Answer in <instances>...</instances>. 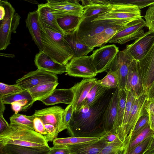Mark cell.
I'll use <instances>...</instances> for the list:
<instances>
[{
  "mask_svg": "<svg viewBox=\"0 0 154 154\" xmlns=\"http://www.w3.org/2000/svg\"><path fill=\"white\" fill-rule=\"evenodd\" d=\"M21 17L16 13L13 17L0 21V50H5L10 44L12 33L16 32V29L20 23Z\"/></svg>",
  "mask_w": 154,
  "mask_h": 154,
  "instance_id": "cell-18",
  "label": "cell"
},
{
  "mask_svg": "<svg viewBox=\"0 0 154 154\" xmlns=\"http://www.w3.org/2000/svg\"><path fill=\"white\" fill-rule=\"evenodd\" d=\"M154 96V81L150 85L147 92V99L152 98Z\"/></svg>",
  "mask_w": 154,
  "mask_h": 154,
  "instance_id": "cell-52",
  "label": "cell"
},
{
  "mask_svg": "<svg viewBox=\"0 0 154 154\" xmlns=\"http://www.w3.org/2000/svg\"><path fill=\"white\" fill-rule=\"evenodd\" d=\"M97 80V79L94 78H83L81 82H78L70 88L74 95L72 102L73 112L78 111L81 108L83 102Z\"/></svg>",
  "mask_w": 154,
  "mask_h": 154,
  "instance_id": "cell-16",
  "label": "cell"
},
{
  "mask_svg": "<svg viewBox=\"0 0 154 154\" xmlns=\"http://www.w3.org/2000/svg\"></svg>",
  "mask_w": 154,
  "mask_h": 154,
  "instance_id": "cell-60",
  "label": "cell"
},
{
  "mask_svg": "<svg viewBox=\"0 0 154 154\" xmlns=\"http://www.w3.org/2000/svg\"><path fill=\"white\" fill-rule=\"evenodd\" d=\"M41 30L42 51L55 62L66 65L73 57L63 33L56 31L38 21Z\"/></svg>",
  "mask_w": 154,
  "mask_h": 154,
  "instance_id": "cell-2",
  "label": "cell"
},
{
  "mask_svg": "<svg viewBox=\"0 0 154 154\" xmlns=\"http://www.w3.org/2000/svg\"><path fill=\"white\" fill-rule=\"evenodd\" d=\"M119 51V48L114 44L104 45L93 51L91 56L98 73L108 72Z\"/></svg>",
  "mask_w": 154,
  "mask_h": 154,
  "instance_id": "cell-10",
  "label": "cell"
},
{
  "mask_svg": "<svg viewBox=\"0 0 154 154\" xmlns=\"http://www.w3.org/2000/svg\"><path fill=\"white\" fill-rule=\"evenodd\" d=\"M105 135L101 139L96 141L67 146L72 152H75L76 154H98L107 144L104 138Z\"/></svg>",
  "mask_w": 154,
  "mask_h": 154,
  "instance_id": "cell-23",
  "label": "cell"
},
{
  "mask_svg": "<svg viewBox=\"0 0 154 154\" xmlns=\"http://www.w3.org/2000/svg\"><path fill=\"white\" fill-rule=\"evenodd\" d=\"M5 104L0 100V113H3L5 109Z\"/></svg>",
  "mask_w": 154,
  "mask_h": 154,
  "instance_id": "cell-54",
  "label": "cell"
},
{
  "mask_svg": "<svg viewBox=\"0 0 154 154\" xmlns=\"http://www.w3.org/2000/svg\"><path fill=\"white\" fill-rule=\"evenodd\" d=\"M127 100L123 117L122 125L119 139L123 142L124 131L127 123L128 118L133 102L136 98L131 92L126 91Z\"/></svg>",
  "mask_w": 154,
  "mask_h": 154,
  "instance_id": "cell-36",
  "label": "cell"
},
{
  "mask_svg": "<svg viewBox=\"0 0 154 154\" xmlns=\"http://www.w3.org/2000/svg\"><path fill=\"white\" fill-rule=\"evenodd\" d=\"M3 113H0V134L6 130L10 126V124L4 119Z\"/></svg>",
  "mask_w": 154,
  "mask_h": 154,
  "instance_id": "cell-50",
  "label": "cell"
},
{
  "mask_svg": "<svg viewBox=\"0 0 154 154\" xmlns=\"http://www.w3.org/2000/svg\"></svg>",
  "mask_w": 154,
  "mask_h": 154,
  "instance_id": "cell-61",
  "label": "cell"
},
{
  "mask_svg": "<svg viewBox=\"0 0 154 154\" xmlns=\"http://www.w3.org/2000/svg\"><path fill=\"white\" fill-rule=\"evenodd\" d=\"M73 111L72 103L68 105L64 109L63 113L62 122L63 125L66 129H67L72 117Z\"/></svg>",
  "mask_w": 154,
  "mask_h": 154,
  "instance_id": "cell-46",
  "label": "cell"
},
{
  "mask_svg": "<svg viewBox=\"0 0 154 154\" xmlns=\"http://www.w3.org/2000/svg\"><path fill=\"white\" fill-rule=\"evenodd\" d=\"M56 74L37 69L30 72L16 82V84L23 90L29 91L37 85L58 82Z\"/></svg>",
  "mask_w": 154,
  "mask_h": 154,
  "instance_id": "cell-9",
  "label": "cell"
},
{
  "mask_svg": "<svg viewBox=\"0 0 154 154\" xmlns=\"http://www.w3.org/2000/svg\"><path fill=\"white\" fill-rule=\"evenodd\" d=\"M146 26L145 20L142 17L128 23L106 43L123 44L142 37L145 32L143 28Z\"/></svg>",
  "mask_w": 154,
  "mask_h": 154,
  "instance_id": "cell-7",
  "label": "cell"
},
{
  "mask_svg": "<svg viewBox=\"0 0 154 154\" xmlns=\"http://www.w3.org/2000/svg\"><path fill=\"white\" fill-rule=\"evenodd\" d=\"M38 21L52 29L64 34L57 23L56 15L51 12L47 4H38Z\"/></svg>",
  "mask_w": 154,
  "mask_h": 154,
  "instance_id": "cell-26",
  "label": "cell"
},
{
  "mask_svg": "<svg viewBox=\"0 0 154 154\" xmlns=\"http://www.w3.org/2000/svg\"><path fill=\"white\" fill-rule=\"evenodd\" d=\"M70 154H76L75 152H72Z\"/></svg>",
  "mask_w": 154,
  "mask_h": 154,
  "instance_id": "cell-59",
  "label": "cell"
},
{
  "mask_svg": "<svg viewBox=\"0 0 154 154\" xmlns=\"http://www.w3.org/2000/svg\"><path fill=\"white\" fill-rule=\"evenodd\" d=\"M147 100L146 95L144 94L136 98L133 102L123 134V143L125 145L128 142L137 122L146 109Z\"/></svg>",
  "mask_w": 154,
  "mask_h": 154,
  "instance_id": "cell-12",
  "label": "cell"
},
{
  "mask_svg": "<svg viewBox=\"0 0 154 154\" xmlns=\"http://www.w3.org/2000/svg\"><path fill=\"white\" fill-rule=\"evenodd\" d=\"M116 2L130 4L138 7L140 10L154 3V0H114Z\"/></svg>",
  "mask_w": 154,
  "mask_h": 154,
  "instance_id": "cell-43",
  "label": "cell"
},
{
  "mask_svg": "<svg viewBox=\"0 0 154 154\" xmlns=\"http://www.w3.org/2000/svg\"><path fill=\"white\" fill-rule=\"evenodd\" d=\"M104 138L107 144L123 143L119 139L116 134L112 131L106 132L104 136Z\"/></svg>",
  "mask_w": 154,
  "mask_h": 154,
  "instance_id": "cell-49",
  "label": "cell"
},
{
  "mask_svg": "<svg viewBox=\"0 0 154 154\" xmlns=\"http://www.w3.org/2000/svg\"><path fill=\"white\" fill-rule=\"evenodd\" d=\"M26 23V27L28 28L33 40L39 51H42L43 45L38 23V14L37 10L28 13Z\"/></svg>",
  "mask_w": 154,
  "mask_h": 154,
  "instance_id": "cell-24",
  "label": "cell"
},
{
  "mask_svg": "<svg viewBox=\"0 0 154 154\" xmlns=\"http://www.w3.org/2000/svg\"><path fill=\"white\" fill-rule=\"evenodd\" d=\"M84 9L83 18L98 16L100 14L109 11L112 8L109 0H81Z\"/></svg>",
  "mask_w": 154,
  "mask_h": 154,
  "instance_id": "cell-21",
  "label": "cell"
},
{
  "mask_svg": "<svg viewBox=\"0 0 154 154\" xmlns=\"http://www.w3.org/2000/svg\"><path fill=\"white\" fill-rule=\"evenodd\" d=\"M8 144L49 149L45 137L33 130L11 125L0 134V148Z\"/></svg>",
  "mask_w": 154,
  "mask_h": 154,
  "instance_id": "cell-4",
  "label": "cell"
},
{
  "mask_svg": "<svg viewBox=\"0 0 154 154\" xmlns=\"http://www.w3.org/2000/svg\"><path fill=\"white\" fill-rule=\"evenodd\" d=\"M127 97V92L125 89H119V100L117 116L113 128V131L119 138L122 130Z\"/></svg>",
  "mask_w": 154,
  "mask_h": 154,
  "instance_id": "cell-28",
  "label": "cell"
},
{
  "mask_svg": "<svg viewBox=\"0 0 154 154\" xmlns=\"http://www.w3.org/2000/svg\"><path fill=\"white\" fill-rule=\"evenodd\" d=\"M104 136L92 137L70 136L63 138H57L53 140V144L54 146H68L96 141L101 139Z\"/></svg>",
  "mask_w": 154,
  "mask_h": 154,
  "instance_id": "cell-31",
  "label": "cell"
},
{
  "mask_svg": "<svg viewBox=\"0 0 154 154\" xmlns=\"http://www.w3.org/2000/svg\"><path fill=\"white\" fill-rule=\"evenodd\" d=\"M109 88L104 87L97 82L92 88L82 104V107H90L98 100Z\"/></svg>",
  "mask_w": 154,
  "mask_h": 154,
  "instance_id": "cell-32",
  "label": "cell"
},
{
  "mask_svg": "<svg viewBox=\"0 0 154 154\" xmlns=\"http://www.w3.org/2000/svg\"><path fill=\"white\" fill-rule=\"evenodd\" d=\"M58 85V82L39 85L29 90L32 98L33 104L35 101H41L50 95Z\"/></svg>",
  "mask_w": 154,
  "mask_h": 154,
  "instance_id": "cell-27",
  "label": "cell"
},
{
  "mask_svg": "<svg viewBox=\"0 0 154 154\" xmlns=\"http://www.w3.org/2000/svg\"><path fill=\"white\" fill-rule=\"evenodd\" d=\"M69 75L83 78H94L98 74L91 55L73 57L66 65Z\"/></svg>",
  "mask_w": 154,
  "mask_h": 154,
  "instance_id": "cell-6",
  "label": "cell"
},
{
  "mask_svg": "<svg viewBox=\"0 0 154 154\" xmlns=\"http://www.w3.org/2000/svg\"><path fill=\"white\" fill-rule=\"evenodd\" d=\"M23 90L16 84L8 85L3 83H0V97L15 94Z\"/></svg>",
  "mask_w": 154,
  "mask_h": 154,
  "instance_id": "cell-41",
  "label": "cell"
},
{
  "mask_svg": "<svg viewBox=\"0 0 154 154\" xmlns=\"http://www.w3.org/2000/svg\"><path fill=\"white\" fill-rule=\"evenodd\" d=\"M97 82L109 89L115 88L118 87L117 78L114 73L110 71L107 72V74L103 79L97 80Z\"/></svg>",
  "mask_w": 154,
  "mask_h": 154,
  "instance_id": "cell-39",
  "label": "cell"
},
{
  "mask_svg": "<svg viewBox=\"0 0 154 154\" xmlns=\"http://www.w3.org/2000/svg\"><path fill=\"white\" fill-rule=\"evenodd\" d=\"M149 123L150 128L152 130L154 131V117L149 116Z\"/></svg>",
  "mask_w": 154,
  "mask_h": 154,
  "instance_id": "cell-53",
  "label": "cell"
},
{
  "mask_svg": "<svg viewBox=\"0 0 154 154\" xmlns=\"http://www.w3.org/2000/svg\"><path fill=\"white\" fill-rule=\"evenodd\" d=\"M147 101L149 102H152L154 101V96L152 98L149 99H147Z\"/></svg>",
  "mask_w": 154,
  "mask_h": 154,
  "instance_id": "cell-58",
  "label": "cell"
},
{
  "mask_svg": "<svg viewBox=\"0 0 154 154\" xmlns=\"http://www.w3.org/2000/svg\"><path fill=\"white\" fill-rule=\"evenodd\" d=\"M125 90L131 92L136 98L144 94L139 61L134 59L129 66Z\"/></svg>",
  "mask_w": 154,
  "mask_h": 154,
  "instance_id": "cell-13",
  "label": "cell"
},
{
  "mask_svg": "<svg viewBox=\"0 0 154 154\" xmlns=\"http://www.w3.org/2000/svg\"><path fill=\"white\" fill-rule=\"evenodd\" d=\"M45 127L48 135L47 141H53L57 138L58 134L56 128L54 125L49 124L45 125Z\"/></svg>",
  "mask_w": 154,
  "mask_h": 154,
  "instance_id": "cell-47",
  "label": "cell"
},
{
  "mask_svg": "<svg viewBox=\"0 0 154 154\" xmlns=\"http://www.w3.org/2000/svg\"><path fill=\"white\" fill-rule=\"evenodd\" d=\"M124 148L123 143L107 144L98 154H122Z\"/></svg>",
  "mask_w": 154,
  "mask_h": 154,
  "instance_id": "cell-40",
  "label": "cell"
},
{
  "mask_svg": "<svg viewBox=\"0 0 154 154\" xmlns=\"http://www.w3.org/2000/svg\"><path fill=\"white\" fill-rule=\"evenodd\" d=\"M119 100V89L115 88L103 116V126L106 132L113 131Z\"/></svg>",
  "mask_w": 154,
  "mask_h": 154,
  "instance_id": "cell-20",
  "label": "cell"
},
{
  "mask_svg": "<svg viewBox=\"0 0 154 154\" xmlns=\"http://www.w3.org/2000/svg\"><path fill=\"white\" fill-rule=\"evenodd\" d=\"M143 154H154V148L146 151Z\"/></svg>",
  "mask_w": 154,
  "mask_h": 154,
  "instance_id": "cell-56",
  "label": "cell"
},
{
  "mask_svg": "<svg viewBox=\"0 0 154 154\" xmlns=\"http://www.w3.org/2000/svg\"><path fill=\"white\" fill-rule=\"evenodd\" d=\"M71 150L67 146H54L50 148L48 154H70Z\"/></svg>",
  "mask_w": 154,
  "mask_h": 154,
  "instance_id": "cell-48",
  "label": "cell"
},
{
  "mask_svg": "<svg viewBox=\"0 0 154 154\" xmlns=\"http://www.w3.org/2000/svg\"><path fill=\"white\" fill-rule=\"evenodd\" d=\"M10 124L35 131L33 116L14 113L10 118Z\"/></svg>",
  "mask_w": 154,
  "mask_h": 154,
  "instance_id": "cell-33",
  "label": "cell"
},
{
  "mask_svg": "<svg viewBox=\"0 0 154 154\" xmlns=\"http://www.w3.org/2000/svg\"><path fill=\"white\" fill-rule=\"evenodd\" d=\"M139 63L143 78L144 92L147 94L150 85L154 81V43Z\"/></svg>",
  "mask_w": 154,
  "mask_h": 154,
  "instance_id": "cell-17",
  "label": "cell"
},
{
  "mask_svg": "<svg viewBox=\"0 0 154 154\" xmlns=\"http://www.w3.org/2000/svg\"><path fill=\"white\" fill-rule=\"evenodd\" d=\"M93 17L83 18L76 30L77 37L81 42L94 48L104 45V31L107 28L129 23L120 20L94 21Z\"/></svg>",
  "mask_w": 154,
  "mask_h": 154,
  "instance_id": "cell-3",
  "label": "cell"
},
{
  "mask_svg": "<svg viewBox=\"0 0 154 154\" xmlns=\"http://www.w3.org/2000/svg\"><path fill=\"white\" fill-rule=\"evenodd\" d=\"M149 115L146 109H145L143 114L140 117L137 122L132 132L129 141L127 144L125 146L124 148L132 141L136 136L147 125H149Z\"/></svg>",
  "mask_w": 154,
  "mask_h": 154,
  "instance_id": "cell-37",
  "label": "cell"
},
{
  "mask_svg": "<svg viewBox=\"0 0 154 154\" xmlns=\"http://www.w3.org/2000/svg\"><path fill=\"white\" fill-rule=\"evenodd\" d=\"M74 95L70 88H56L52 93L46 98L40 101L47 106L53 105L58 103L70 104L73 101Z\"/></svg>",
  "mask_w": 154,
  "mask_h": 154,
  "instance_id": "cell-25",
  "label": "cell"
},
{
  "mask_svg": "<svg viewBox=\"0 0 154 154\" xmlns=\"http://www.w3.org/2000/svg\"><path fill=\"white\" fill-rule=\"evenodd\" d=\"M0 100L4 104L11 105L14 102L23 100H28L32 103V98L29 91L25 90L15 94L0 97Z\"/></svg>",
  "mask_w": 154,
  "mask_h": 154,
  "instance_id": "cell-35",
  "label": "cell"
},
{
  "mask_svg": "<svg viewBox=\"0 0 154 154\" xmlns=\"http://www.w3.org/2000/svg\"><path fill=\"white\" fill-rule=\"evenodd\" d=\"M145 108L149 116L154 117V101H146Z\"/></svg>",
  "mask_w": 154,
  "mask_h": 154,
  "instance_id": "cell-51",
  "label": "cell"
},
{
  "mask_svg": "<svg viewBox=\"0 0 154 154\" xmlns=\"http://www.w3.org/2000/svg\"><path fill=\"white\" fill-rule=\"evenodd\" d=\"M57 23L64 34L76 30L81 23L82 17L74 15L56 17Z\"/></svg>",
  "mask_w": 154,
  "mask_h": 154,
  "instance_id": "cell-30",
  "label": "cell"
},
{
  "mask_svg": "<svg viewBox=\"0 0 154 154\" xmlns=\"http://www.w3.org/2000/svg\"><path fill=\"white\" fill-rule=\"evenodd\" d=\"M64 110L60 106H54L36 110L33 115L40 118L45 125H54L59 133L65 130L62 122Z\"/></svg>",
  "mask_w": 154,
  "mask_h": 154,
  "instance_id": "cell-15",
  "label": "cell"
},
{
  "mask_svg": "<svg viewBox=\"0 0 154 154\" xmlns=\"http://www.w3.org/2000/svg\"><path fill=\"white\" fill-rule=\"evenodd\" d=\"M112 5L110 11L93 17L94 21L120 20L129 23L142 17L140 10L137 6L116 2L114 0H109Z\"/></svg>",
  "mask_w": 154,
  "mask_h": 154,
  "instance_id": "cell-5",
  "label": "cell"
},
{
  "mask_svg": "<svg viewBox=\"0 0 154 154\" xmlns=\"http://www.w3.org/2000/svg\"><path fill=\"white\" fill-rule=\"evenodd\" d=\"M154 135V131L151 129L149 125H148L136 136L132 141L125 147L122 154L126 153L148 137Z\"/></svg>",
  "mask_w": 154,
  "mask_h": 154,
  "instance_id": "cell-34",
  "label": "cell"
},
{
  "mask_svg": "<svg viewBox=\"0 0 154 154\" xmlns=\"http://www.w3.org/2000/svg\"><path fill=\"white\" fill-rule=\"evenodd\" d=\"M34 62L38 69H39L56 75L66 72V65L55 62L42 51L36 54Z\"/></svg>",
  "mask_w": 154,
  "mask_h": 154,
  "instance_id": "cell-19",
  "label": "cell"
},
{
  "mask_svg": "<svg viewBox=\"0 0 154 154\" xmlns=\"http://www.w3.org/2000/svg\"><path fill=\"white\" fill-rule=\"evenodd\" d=\"M154 136L148 137L125 154H143L149 149Z\"/></svg>",
  "mask_w": 154,
  "mask_h": 154,
  "instance_id": "cell-42",
  "label": "cell"
},
{
  "mask_svg": "<svg viewBox=\"0 0 154 154\" xmlns=\"http://www.w3.org/2000/svg\"><path fill=\"white\" fill-rule=\"evenodd\" d=\"M146 26L154 32V3L151 5L147 10L144 16Z\"/></svg>",
  "mask_w": 154,
  "mask_h": 154,
  "instance_id": "cell-44",
  "label": "cell"
},
{
  "mask_svg": "<svg viewBox=\"0 0 154 154\" xmlns=\"http://www.w3.org/2000/svg\"><path fill=\"white\" fill-rule=\"evenodd\" d=\"M154 43V32L149 30L140 38L126 45V49L134 59L139 61L145 56Z\"/></svg>",
  "mask_w": 154,
  "mask_h": 154,
  "instance_id": "cell-14",
  "label": "cell"
},
{
  "mask_svg": "<svg viewBox=\"0 0 154 154\" xmlns=\"http://www.w3.org/2000/svg\"><path fill=\"white\" fill-rule=\"evenodd\" d=\"M0 21L12 18L15 14V10L11 4L6 1H0Z\"/></svg>",
  "mask_w": 154,
  "mask_h": 154,
  "instance_id": "cell-38",
  "label": "cell"
},
{
  "mask_svg": "<svg viewBox=\"0 0 154 154\" xmlns=\"http://www.w3.org/2000/svg\"><path fill=\"white\" fill-rule=\"evenodd\" d=\"M64 35L65 40L72 51L73 57L86 56L94 49V48L81 42L77 37L76 30L65 33Z\"/></svg>",
  "mask_w": 154,
  "mask_h": 154,
  "instance_id": "cell-22",
  "label": "cell"
},
{
  "mask_svg": "<svg viewBox=\"0 0 154 154\" xmlns=\"http://www.w3.org/2000/svg\"><path fill=\"white\" fill-rule=\"evenodd\" d=\"M26 1L33 4H35L38 5V2L35 0H26Z\"/></svg>",
  "mask_w": 154,
  "mask_h": 154,
  "instance_id": "cell-57",
  "label": "cell"
},
{
  "mask_svg": "<svg viewBox=\"0 0 154 154\" xmlns=\"http://www.w3.org/2000/svg\"><path fill=\"white\" fill-rule=\"evenodd\" d=\"M154 148V136L153 137L152 140V141L150 144V146L149 147V149L148 150H151Z\"/></svg>",
  "mask_w": 154,
  "mask_h": 154,
  "instance_id": "cell-55",
  "label": "cell"
},
{
  "mask_svg": "<svg viewBox=\"0 0 154 154\" xmlns=\"http://www.w3.org/2000/svg\"><path fill=\"white\" fill-rule=\"evenodd\" d=\"M134 59L125 49L117 53L109 66L108 72H112L115 75L119 89H125L129 66Z\"/></svg>",
  "mask_w": 154,
  "mask_h": 154,
  "instance_id": "cell-8",
  "label": "cell"
},
{
  "mask_svg": "<svg viewBox=\"0 0 154 154\" xmlns=\"http://www.w3.org/2000/svg\"><path fill=\"white\" fill-rule=\"evenodd\" d=\"M47 3L51 12L56 17L74 15L79 17L83 16L84 9L77 0H47Z\"/></svg>",
  "mask_w": 154,
  "mask_h": 154,
  "instance_id": "cell-11",
  "label": "cell"
},
{
  "mask_svg": "<svg viewBox=\"0 0 154 154\" xmlns=\"http://www.w3.org/2000/svg\"><path fill=\"white\" fill-rule=\"evenodd\" d=\"M114 89L107 90L90 107H82L73 112L67 129L71 136L92 137H101L106 134L103 116Z\"/></svg>",
  "mask_w": 154,
  "mask_h": 154,
  "instance_id": "cell-1",
  "label": "cell"
},
{
  "mask_svg": "<svg viewBox=\"0 0 154 154\" xmlns=\"http://www.w3.org/2000/svg\"><path fill=\"white\" fill-rule=\"evenodd\" d=\"M32 115L33 116V122L35 131L43 135L47 140L48 135L45 128V124L40 118Z\"/></svg>",
  "mask_w": 154,
  "mask_h": 154,
  "instance_id": "cell-45",
  "label": "cell"
},
{
  "mask_svg": "<svg viewBox=\"0 0 154 154\" xmlns=\"http://www.w3.org/2000/svg\"><path fill=\"white\" fill-rule=\"evenodd\" d=\"M50 149H38L8 144L3 148H0V151L1 154H48Z\"/></svg>",
  "mask_w": 154,
  "mask_h": 154,
  "instance_id": "cell-29",
  "label": "cell"
}]
</instances>
